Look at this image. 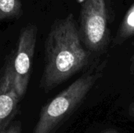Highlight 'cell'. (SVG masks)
<instances>
[{
    "label": "cell",
    "mask_w": 134,
    "mask_h": 133,
    "mask_svg": "<svg viewBox=\"0 0 134 133\" xmlns=\"http://www.w3.org/2000/svg\"><path fill=\"white\" fill-rule=\"evenodd\" d=\"M90 53L82 45L79 31L72 13L57 20L45 42V66L40 88L53 90L87 67Z\"/></svg>",
    "instance_id": "cell-1"
},
{
    "label": "cell",
    "mask_w": 134,
    "mask_h": 133,
    "mask_svg": "<svg viewBox=\"0 0 134 133\" xmlns=\"http://www.w3.org/2000/svg\"><path fill=\"white\" fill-rule=\"evenodd\" d=\"M108 61L95 63L82 76L42 107L31 133H53L60 124L82 103L103 76Z\"/></svg>",
    "instance_id": "cell-2"
},
{
    "label": "cell",
    "mask_w": 134,
    "mask_h": 133,
    "mask_svg": "<svg viewBox=\"0 0 134 133\" xmlns=\"http://www.w3.org/2000/svg\"><path fill=\"white\" fill-rule=\"evenodd\" d=\"M106 0H83L80 11L79 34L88 51L99 53L109 42Z\"/></svg>",
    "instance_id": "cell-3"
},
{
    "label": "cell",
    "mask_w": 134,
    "mask_h": 133,
    "mask_svg": "<svg viewBox=\"0 0 134 133\" xmlns=\"http://www.w3.org/2000/svg\"><path fill=\"white\" fill-rule=\"evenodd\" d=\"M37 34L38 27L35 24H28L24 27L20 31L16 47L10 56L15 87L21 98L27 92L31 74Z\"/></svg>",
    "instance_id": "cell-4"
},
{
    "label": "cell",
    "mask_w": 134,
    "mask_h": 133,
    "mask_svg": "<svg viewBox=\"0 0 134 133\" xmlns=\"http://www.w3.org/2000/svg\"><path fill=\"white\" fill-rule=\"evenodd\" d=\"M20 99L15 87L9 56L0 71V133L9 125L18 113Z\"/></svg>",
    "instance_id": "cell-5"
},
{
    "label": "cell",
    "mask_w": 134,
    "mask_h": 133,
    "mask_svg": "<svg viewBox=\"0 0 134 133\" xmlns=\"http://www.w3.org/2000/svg\"><path fill=\"white\" fill-rule=\"evenodd\" d=\"M134 35V3L126 12L115 39V44L119 45Z\"/></svg>",
    "instance_id": "cell-6"
},
{
    "label": "cell",
    "mask_w": 134,
    "mask_h": 133,
    "mask_svg": "<svg viewBox=\"0 0 134 133\" xmlns=\"http://www.w3.org/2000/svg\"><path fill=\"white\" fill-rule=\"evenodd\" d=\"M22 13L20 0H0V21L18 18Z\"/></svg>",
    "instance_id": "cell-7"
},
{
    "label": "cell",
    "mask_w": 134,
    "mask_h": 133,
    "mask_svg": "<svg viewBox=\"0 0 134 133\" xmlns=\"http://www.w3.org/2000/svg\"><path fill=\"white\" fill-rule=\"evenodd\" d=\"M2 133H21V122L20 121L12 122Z\"/></svg>",
    "instance_id": "cell-8"
},
{
    "label": "cell",
    "mask_w": 134,
    "mask_h": 133,
    "mask_svg": "<svg viewBox=\"0 0 134 133\" xmlns=\"http://www.w3.org/2000/svg\"><path fill=\"white\" fill-rule=\"evenodd\" d=\"M129 114L134 119V102L131 103V104L129 107Z\"/></svg>",
    "instance_id": "cell-9"
},
{
    "label": "cell",
    "mask_w": 134,
    "mask_h": 133,
    "mask_svg": "<svg viewBox=\"0 0 134 133\" xmlns=\"http://www.w3.org/2000/svg\"><path fill=\"white\" fill-rule=\"evenodd\" d=\"M130 71L132 74H134V54L130 59Z\"/></svg>",
    "instance_id": "cell-10"
},
{
    "label": "cell",
    "mask_w": 134,
    "mask_h": 133,
    "mask_svg": "<svg viewBox=\"0 0 134 133\" xmlns=\"http://www.w3.org/2000/svg\"><path fill=\"white\" fill-rule=\"evenodd\" d=\"M101 133H118L117 132H115V131H114V130H105V131H104V132H102Z\"/></svg>",
    "instance_id": "cell-11"
}]
</instances>
